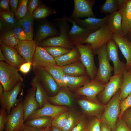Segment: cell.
Returning a JSON list of instances; mask_svg holds the SVG:
<instances>
[{"instance_id": "cell-41", "label": "cell", "mask_w": 131, "mask_h": 131, "mask_svg": "<svg viewBox=\"0 0 131 131\" xmlns=\"http://www.w3.org/2000/svg\"><path fill=\"white\" fill-rule=\"evenodd\" d=\"M0 17L5 21L7 27H13L18 21L16 17L15 14L10 12L0 11Z\"/></svg>"}, {"instance_id": "cell-36", "label": "cell", "mask_w": 131, "mask_h": 131, "mask_svg": "<svg viewBox=\"0 0 131 131\" xmlns=\"http://www.w3.org/2000/svg\"><path fill=\"white\" fill-rule=\"evenodd\" d=\"M56 13L55 9L42 4L34 11L32 16L34 19H42Z\"/></svg>"}, {"instance_id": "cell-40", "label": "cell", "mask_w": 131, "mask_h": 131, "mask_svg": "<svg viewBox=\"0 0 131 131\" xmlns=\"http://www.w3.org/2000/svg\"><path fill=\"white\" fill-rule=\"evenodd\" d=\"M43 48L54 58L66 54L71 50L60 47H48Z\"/></svg>"}, {"instance_id": "cell-62", "label": "cell", "mask_w": 131, "mask_h": 131, "mask_svg": "<svg viewBox=\"0 0 131 131\" xmlns=\"http://www.w3.org/2000/svg\"><path fill=\"white\" fill-rule=\"evenodd\" d=\"M128 70L129 71L131 72V66L130 67V68H129V70Z\"/></svg>"}, {"instance_id": "cell-49", "label": "cell", "mask_w": 131, "mask_h": 131, "mask_svg": "<svg viewBox=\"0 0 131 131\" xmlns=\"http://www.w3.org/2000/svg\"><path fill=\"white\" fill-rule=\"evenodd\" d=\"M8 115L6 110L1 107L0 109V131H4Z\"/></svg>"}, {"instance_id": "cell-21", "label": "cell", "mask_w": 131, "mask_h": 131, "mask_svg": "<svg viewBox=\"0 0 131 131\" xmlns=\"http://www.w3.org/2000/svg\"><path fill=\"white\" fill-rule=\"evenodd\" d=\"M0 48L6 58L5 62L19 70L20 66L27 62L18 53L16 49L0 42Z\"/></svg>"}, {"instance_id": "cell-30", "label": "cell", "mask_w": 131, "mask_h": 131, "mask_svg": "<svg viewBox=\"0 0 131 131\" xmlns=\"http://www.w3.org/2000/svg\"><path fill=\"white\" fill-rule=\"evenodd\" d=\"M62 66L66 75L80 76L88 75L86 69L81 61Z\"/></svg>"}, {"instance_id": "cell-23", "label": "cell", "mask_w": 131, "mask_h": 131, "mask_svg": "<svg viewBox=\"0 0 131 131\" xmlns=\"http://www.w3.org/2000/svg\"><path fill=\"white\" fill-rule=\"evenodd\" d=\"M37 46L34 40H20L15 48L26 62L32 63Z\"/></svg>"}, {"instance_id": "cell-19", "label": "cell", "mask_w": 131, "mask_h": 131, "mask_svg": "<svg viewBox=\"0 0 131 131\" xmlns=\"http://www.w3.org/2000/svg\"><path fill=\"white\" fill-rule=\"evenodd\" d=\"M118 11L122 17L123 36H126L131 30V0H119Z\"/></svg>"}, {"instance_id": "cell-33", "label": "cell", "mask_w": 131, "mask_h": 131, "mask_svg": "<svg viewBox=\"0 0 131 131\" xmlns=\"http://www.w3.org/2000/svg\"><path fill=\"white\" fill-rule=\"evenodd\" d=\"M53 119L49 116H38L25 121L24 124L39 130H43L51 126Z\"/></svg>"}, {"instance_id": "cell-24", "label": "cell", "mask_w": 131, "mask_h": 131, "mask_svg": "<svg viewBox=\"0 0 131 131\" xmlns=\"http://www.w3.org/2000/svg\"><path fill=\"white\" fill-rule=\"evenodd\" d=\"M108 15L102 18L89 17L83 20L80 18H75L72 20L80 27L95 32L98 30L106 23Z\"/></svg>"}, {"instance_id": "cell-1", "label": "cell", "mask_w": 131, "mask_h": 131, "mask_svg": "<svg viewBox=\"0 0 131 131\" xmlns=\"http://www.w3.org/2000/svg\"><path fill=\"white\" fill-rule=\"evenodd\" d=\"M66 16L62 18H57L54 21L59 29L60 34L57 36L48 38L43 41L38 46L43 47H60L71 50L75 46L69 41L68 34L70 26Z\"/></svg>"}, {"instance_id": "cell-37", "label": "cell", "mask_w": 131, "mask_h": 131, "mask_svg": "<svg viewBox=\"0 0 131 131\" xmlns=\"http://www.w3.org/2000/svg\"><path fill=\"white\" fill-rule=\"evenodd\" d=\"M119 8V0H106L100 7V12L103 14H110L118 11Z\"/></svg>"}, {"instance_id": "cell-53", "label": "cell", "mask_w": 131, "mask_h": 131, "mask_svg": "<svg viewBox=\"0 0 131 131\" xmlns=\"http://www.w3.org/2000/svg\"><path fill=\"white\" fill-rule=\"evenodd\" d=\"M19 1L18 0H9L10 12L15 14V13L18 7Z\"/></svg>"}, {"instance_id": "cell-34", "label": "cell", "mask_w": 131, "mask_h": 131, "mask_svg": "<svg viewBox=\"0 0 131 131\" xmlns=\"http://www.w3.org/2000/svg\"><path fill=\"white\" fill-rule=\"evenodd\" d=\"M34 19L32 16L27 12L24 17L18 21L26 34L28 41L33 40Z\"/></svg>"}, {"instance_id": "cell-25", "label": "cell", "mask_w": 131, "mask_h": 131, "mask_svg": "<svg viewBox=\"0 0 131 131\" xmlns=\"http://www.w3.org/2000/svg\"><path fill=\"white\" fill-rule=\"evenodd\" d=\"M122 20V16L118 10L108 15L106 23L108 27L113 34L123 36Z\"/></svg>"}, {"instance_id": "cell-31", "label": "cell", "mask_w": 131, "mask_h": 131, "mask_svg": "<svg viewBox=\"0 0 131 131\" xmlns=\"http://www.w3.org/2000/svg\"><path fill=\"white\" fill-rule=\"evenodd\" d=\"M52 76L55 81L60 88H67L64 81L65 75L62 66L56 65L43 67Z\"/></svg>"}, {"instance_id": "cell-58", "label": "cell", "mask_w": 131, "mask_h": 131, "mask_svg": "<svg viewBox=\"0 0 131 131\" xmlns=\"http://www.w3.org/2000/svg\"><path fill=\"white\" fill-rule=\"evenodd\" d=\"M6 60L5 56L0 49V62H3Z\"/></svg>"}, {"instance_id": "cell-45", "label": "cell", "mask_w": 131, "mask_h": 131, "mask_svg": "<svg viewBox=\"0 0 131 131\" xmlns=\"http://www.w3.org/2000/svg\"><path fill=\"white\" fill-rule=\"evenodd\" d=\"M121 112L119 118H121L124 112L131 107V92L124 100L120 101Z\"/></svg>"}, {"instance_id": "cell-56", "label": "cell", "mask_w": 131, "mask_h": 131, "mask_svg": "<svg viewBox=\"0 0 131 131\" xmlns=\"http://www.w3.org/2000/svg\"><path fill=\"white\" fill-rule=\"evenodd\" d=\"M6 23L2 18L0 17V31H2L7 28Z\"/></svg>"}, {"instance_id": "cell-17", "label": "cell", "mask_w": 131, "mask_h": 131, "mask_svg": "<svg viewBox=\"0 0 131 131\" xmlns=\"http://www.w3.org/2000/svg\"><path fill=\"white\" fill-rule=\"evenodd\" d=\"M32 63L33 68L45 67L56 65L54 58L43 47L40 46L36 47Z\"/></svg>"}, {"instance_id": "cell-15", "label": "cell", "mask_w": 131, "mask_h": 131, "mask_svg": "<svg viewBox=\"0 0 131 131\" xmlns=\"http://www.w3.org/2000/svg\"><path fill=\"white\" fill-rule=\"evenodd\" d=\"M66 17L69 22L72 24L68 34L70 41L74 45L77 44H83L90 35L94 31L84 29L76 24L69 17L66 16Z\"/></svg>"}, {"instance_id": "cell-13", "label": "cell", "mask_w": 131, "mask_h": 131, "mask_svg": "<svg viewBox=\"0 0 131 131\" xmlns=\"http://www.w3.org/2000/svg\"><path fill=\"white\" fill-rule=\"evenodd\" d=\"M23 82H19L12 89L4 91L2 95L0 97L1 107L5 108L8 114L18 102L22 100L21 98L17 99V97L22 89Z\"/></svg>"}, {"instance_id": "cell-50", "label": "cell", "mask_w": 131, "mask_h": 131, "mask_svg": "<svg viewBox=\"0 0 131 131\" xmlns=\"http://www.w3.org/2000/svg\"><path fill=\"white\" fill-rule=\"evenodd\" d=\"M130 107L124 112L121 118L131 130V107Z\"/></svg>"}, {"instance_id": "cell-12", "label": "cell", "mask_w": 131, "mask_h": 131, "mask_svg": "<svg viewBox=\"0 0 131 131\" xmlns=\"http://www.w3.org/2000/svg\"><path fill=\"white\" fill-rule=\"evenodd\" d=\"M73 11L69 18H75L86 17H96L92 8L95 3L94 0H74Z\"/></svg>"}, {"instance_id": "cell-16", "label": "cell", "mask_w": 131, "mask_h": 131, "mask_svg": "<svg viewBox=\"0 0 131 131\" xmlns=\"http://www.w3.org/2000/svg\"><path fill=\"white\" fill-rule=\"evenodd\" d=\"M36 87L32 86L27 90L25 99L23 100L24 119L25 122L31 115L40 108L35 98Z\"/></svg>"}, {"instance_id": "cell-39", "label": "cell", "mask_w": 131, "mask_h": 131, "mask_svg": "<svg viewBox=\"0 0 131 131\" xmlns=\"http://www.w3.org/2000/svg\"><path fill=\"white\" fill-rule=\"evenodd\" d=\"M81 116L73 111H70L66 123L63 131H72L78 123Z\"/></svg>"}, {"instance_id": "cell-52", "label": "cell", "mask_w": 131, "mask_h": 131, "mask_svg": "<svg viewBox=\"0 0 131 131\" xmlns=\"http://www.w3.org/2000/svg\"><path fill=\"white\" fill-rule=\"evenodd\" d=\"M0 11H5L10 12L9 0H0Z\"/></svg>"}, {"instance_id": "cell-9", "label": "cell", "mask_w": 131, "mask_h": 131, "mask_svg": "<svg viewBox=\"0 0 131 131\" xmlns=\"http://www.w3.org/2000/svg\"><path fill=\"white\" fill-rule=\"evenodd\" d=\"M105 85L94 79L76 90L75 93L78 95L85 96L86 99L90 101L100 103L98 100L96 96L104 90Z\"/></svg>"}, {"instance_id": "cell-26", "label": "cell", "mask_w": 131, "mask_h": 131, "mask_svg": "<svg viewBox=\"0 0 131 131\" xmlns=\"http://www.w3.org/2000/svg\"><path fill=\"white\" fill-rule=\"evenodd\" d=\"M58 93L51 97H49L48 101L49 103L57 105L71 107L72 105L71 96L67 88H62Z\"/></svg>"}, {"instance_id": "cell-29", "label": "cell", "mask_w": 131, "mask_h": 131, "mask_svg": "<svg viewBox=\"0 0 131 131\" xmlns=\"http://www.w3.org/2000/svg\"><path fill=\"white\" fill-rule=\"evenodd\" d=\"M13 27H7L0 32V42L8 47L15 48L20 40L15 35Z\"/></svg>"}, {"instance_id": "cell-28", "label": "cell", "mask_w": 131, "mask_h": 131, "mask_svg": "<svg viewBox=\"0 0 131 131\" xmlns=\"http://www.w3.org/2000/svg\"><path fill=\"white\" fill-rule=\"evenodd\" d=\"M91 81L88 75L80 76H71L65 75L64 83L67 87L72 90H76Z\"/></svg>"}, {"instance_id": "cell-27", "label": "cell", "mask_w": 131, "mask_h": 131, "mask_svg": "<svg viewBox=\"0 0 131 131\" xmlns=\"http://www.w3.org/2000/svg\"><path fill=\"white\" fill-rule=\"evenodd\" d=\"M54 59L56 65L61 66H66L81 61L79 51L75 46L68 53Z\"/></svg>"}, {"instance_id": "cell-42", "label": "cell", "mask_w": 131, "mask_h": 131, "mask_svg": "<svg viewBox=\"0 0 131 131\" xmlns=\"http://www.w3.org/2000/svg\"><path fill=\"white\" fill-rule=\"evenodd\" d=\"M28 0H19L18 7L15 14L16 17L17 21L24 17L27 12V5Z\"/></svg>"}, {"instance_id": "cell-44", "label": "cell", "mask_w": 131, "mask_h": 131, "mask_svg": "<svg viewBox=\"0 0 131 131\" xmlns=\"http://www.w3.org/2000/svg\"><path fill=\"white\" fill-rule=\"evenodd\" d=\"M86 131H101L100 119L95 117L88 123Z\"/></svg>"}, {"instance_id": "cell-2", "label": "cell", "mask_w": 131, "mask_h": 131, "mask_svg": "<svg viewBox=\"0 0 131 131\" xmlns=\"http://www.w3.org/2000/svg\"><path fill=\"white\" fill-rule=\"evenodd\" d=\"M119 89L105 105L104 110L100 120L107 124L112 131H115V124L121 112Z\"/></svg>"}, {"instance_id": "cell-59", "label": "cell", "mask_w": 131, "mask_h": 131, "mask_svg": "<svg viewBox=\"0 0 131 131\" xmlns=\"http://www.w3.org/2000/svg\"><path fill=\"white\" fill-rule=\"evenodd\" d=\"M4 91V89L2 85L0 83V97L2 95Z\"/></svg>"}, {"instance_id": "cell-43", "label": "cell", "mask_w": 131, "mask_h": 131, "mask_svg": "<svg viewBox=\"0 0 131 131\" xmlns=\"http://www.w3.org/2000/svg\"><path fill=\"white\" fill-rule=\"evenodd\" d=\"M13 27L14 34L18 39L20 41L27 40L26 34L18 21Z\"/></svg>"}, {"instance_id": "cell-32", "label": "cell", "mask_w": 131, "mask_h": 131, "mask_svg": "<svg viewBox=\"0 0 131 131\" xmlns=\"http://www.w3.org/2000/svg\"><path fill=\"white\" fill-rule=\"evenodd\" d=\"M30 84L36 87L35 98L39 104L40 108L43 107L48 101L49 97L46 91L35 76L32 79Z\"/></svg>"}, {"instance_id": "cell-51", "label": "cell", "mask_w": 131, "mask_h": 131, "mask_svg": "<svg viewBox=\"0 0 131 131\" xmlns=\"http://www.w3.org/2000/svg\"><path fill=\"white\" fill-rule=\"evenodd\" d=\"M32 62H27L22 64L20 67L18 71H20L24 74H26L30 71Z\"/></svg>"}, {"instance_id": "cell-57", "label": "cell", "mask_w": 131, "mask_h": 131, "mask_svg": "<svg viewBox=\"0 0 131 131\" xmlns=\"http://www.w3.org/2000/svg\"><path fill=\"white\" fill-rule=\"evenodd\" d=\"M49 131H63L62 129L57 127L51 126L50 128Z\"/></svg>"}, {"instance_id": "cell-7", "label": "cell", "mask_w": 131, "mask_h": 131, "mask_svg": "<svg viewBox=\"0 0 131 131\" xmlns=\"http://www.w3.org/2000/svg\"><path fill=\"white\" fill-rule=\"evenodd\" d=\"M23 100L20 101L8 114L4 131H20L24 127Z\"/></svg>"}, {"instance_id": "cell-47", "label": "cell", "mask_w": 131, "mask_h": 131, "mask_svg": "<svg viewBox=\"0 0 131 131\" xmlns=\"http://www.w3.org/2000/svg\"><path fill=\"white\" fill-rule=\"evenodd\" d=\"M41 4V2L40 0H28L27 5V12L30 15L32 16L34 11Z\"/></svg>"}, {"instance_id": "cell-3", "label": "cell", "mask_w": 131, "mask_h": 131, "mask_svg": "<svg viewBox=\"0 0 131 131\" xmlns=\"http://www.w3.org/2000/svg\"><path fill=\"white\" fill-rule=\"evenodd\" d=\"M18 70L6 62H0V82L5 91L13 89L23 80Z\"/></svg>"}, {"instance_id": "cell-18", "label": "cell", "mask_w": 131, "mask_h": 131, "mask_svg": "<svg viewBox=\"0 0 131 131\" xmlns=\"http://www.w3.org/2000/svg\"><path fill=\"white\" fill-rule=\"evenodd\" d=\"M68 108L67 106L53 105L48 101L43 107L33 113L25 121L40 116H49L53 119L61 113L68 110Z\"/></svg>"}, {"instance_id": "cell-20", "label": "cell", "mask_w": 131, "mask_h": 131, "mask_svg": "<svg viewBox=\"0 0 131 131\" xmlns=\"http://www.w3.org/2000/svg\"><path fill=\"white\" fill-rule=\"evenodd\" d=\"M78 102L84 114L100 119L104 110L105 105L93 102L87 99L79 100Z\"/></svg>"}, {"instance_id": "cell-48", "label": "cell", "mask_w": 131, "mask_h": 131, "mask_svg": "<svg viewBox=\"0 0 131 131\" xmlns=\"http://www.w3.org/2000/svg\"><path fill=\"white\" fill-rule=\"evenodd\" d=\"M115 131H131V130L121 118H118L115 124Z\"/></svg>"}, {"instance_id": "cell-38", "label": "cell", "mask_w": 131, "mask_h": 131, "mask_svg": "<svg viewBox=\"0 0 131 131\" xmlns=\"http://www.w3.org/2000/svg\"><path fill=\"white\" fill-rule=\"evenodd\" d=\"M70 111L68 110L64 112L53 118L52 121L51 126L62 129L66 123Z\"/></svg>"}, {"instance_id": "cell-14", "label": "cell", "mask_w": 131, "mask_h": 131, "mask_svg": "<svg viewBox=\"0 0 131 131\" xmlns=\"http://www.w3.org/2000/svg\"><path fill=\"white\" fill-rule=\"evenodd\" d=\"M58 30L51 23L43 20L39 25L35 36L34 41L37 46L48 38L58 36Z\"/></svg>"}, {"instance_id": "cell-10", "label": "cell", "mask_w": 131, "mask_h": 131, "mask_svg": "<svg viewBox=\"0 0 131 131\" xmlns=\"http://www.w3.org/2000/svg\"><path fill=\"white\" fill-rule=\"evenodd\" d=\"M118 46L112 39L106 43V51L108 59L113 64L114 75L123 74L128 70L126 64L119 59L118 53Z\"/></svg>"}, {"instance_id": "cell-4", "label": "cell", "mask_w": 131, "mask_h": 131, "mask_svg": "<svg viewBox=\"0 0 131 131\" xmlns=\"http://www.w3.org/2000/svg\"><path fill=\"white\" fill-rule=\"evenodd\" d=\"M106 44L98 50L94 54L95 55H98L99 61L98 67L95 79L105 85L109 81L111 76V72L113 70V67L110 64L107 54Z\"/></svg>"}, {"instance_id": "cell-8", "label": "cell", "mask_w": 131, "mask_h": 131, "mask_svg": "<svg viewBox=\"0 0 131 131\" xmlns=\"http://www.w3.org/2000/svg\"><path fill=\"white\" fill-rule=\"evenodd\" d=\"M35 76L46 91L49 97L56 95L60 88L54 79L52 75L42 67L33 69Z\"/></svg>"}, {"instance_id": "cell-55", "label": "cell", "mask_w": 131, "mask_h": 131, "mask_svg": "<svg viewBox=\"0 0 131 131\" xmlns=\"http://www.w3.org/2000/svg\"><path fill=\"white\" fill-rule=\"evenodd\" d=\"M100 126L101 131H112L107 124L101 120Z\"/></svg>"}, {"instance_id": "cell-11", "label": "cell", "mask_w": 131, "mask_h": 131, "mask_svg": "<svg viewBox=\"0 0 131 131\" xmlns=\"http://www.w3.org/2000/svg\"><path fill=\"white\" fill-rule=\"evenodd\" d=\"M123 78V74L113 75L105 85L104 90L98 95L103 104H106L120 89Z\"/></svg>"}, {"instance_id": "cell-6", "label": "cell", "mask_w": 131, "mask_h": 131, "mask_svg": "<svg viewBox=\"0 0 131 131\" xmlns=\"http://www.w3.org/2000/svg\"><path fill=\"white\" fill-rule=\"evenodd\" d=\"M74 45L79 50L81 61L85 67L91 80H94L98 69L94 62V55L90 44H77Z\"/></svg>"}, {"instance_id": "cell-61", "label": "cell", "mask_w": 131, "mask_h": 131, "mask_svg": "<svg viewBox=\"0 0 131 131\" xmlns=\"http://www.w3.org/2000/svg\"><path fill=\"white\" fill-rule=\"evenodd\" d=\"M127 36H128V38L131 41V32L128 34Z\"/></svg>"}, {"instance_id": "cell-5", "label": "cell", "mask_w": 131, "mask_h": 131, "mask_svg": "<svg viewBox=\"0 0 131 131\" xmlns=\"http://www.w3.org/2000/svg\"><path fill=\"white\" fill-rule=\"evenodd\" d=\"M113 34L106 23L98 30L90 34L84 43L90 44L94 55L98 50L112 39Z\"/></svg>"}, {"instance_id": "cell-35", "label": "cell", "mask_w": 131, "mask_h": 131, "mask_svg": "<svg viewBox=\"0 0 131 131\" xmlns=\"http://www.w3.org/2000/svg\"><path fill=\"white\" fill-rule=\"evenodd\" d=\"M123 75V81L120 88V101L125 99L131 92V72L127 70Z\"/></svg>"}, {"instance_id": "cell-22", "label": "cell", "mask_w": 131, "mask_h": 131, "mask_svg": "<svg viewBox=\"0 0 131 131\" xmlns=\"http://www.w3.org/2000/svg\"><path fill=\"white\" fill-rule=\"evenodd\" d=\"M112 39L117 44L125 58V64L128 70L131 66V41L126 36H122L113 33Z\"/></svg>"}, {"instance_id": "cell-46", "label": "cell", "mask_w": 131, "mask_h": 131, "mask_svg": "<svg viewBox=\"0 0 131 131\" xmlns=\"http://www.w3.org/2000/svg\"><path fill=\"white\" fill-rule=\"evenodd\" d=\"M88 123L84 117L81 116L78 123L72 131H86Z\"/></svg>"}, {"instance_id": "cell-54", "label": "cell", "mask_w": 131, "mask_h": 131, "mask_svg": "<svg viewBox=\"0 0 131 131\" xmlns=\"http://www.w3.org/2000/svg\"><path fill=\"white\" fill-rule=\"evenodd\" d=\"M42 130H39L30 126L25 124L24 128L20 131H42Z\"/></svg>"}, {"instance_id": "cell-60", "label": "cell", "mask_w": 131, "mask_h": 131, "mask_svg": "<svg viewBox=\"0 0 131 131\" xmlns=\"http://www.w3.org/2000/svg\"><path fill=\"white\" fill-rule=\"evenodd\" d=\"M50 126L48 127L43 130L42 131H49L50 128Z\"/></svg>"}, {"instance_id": "cell-63", "label": "cell", "mask_w": 131, "mask_h": 131, "mask_svg": "<svg viewBox=\"0 0 131 131\" xmlns=\"http://www.w3.org/2000/svg\"></svg>"}]
</instances>
